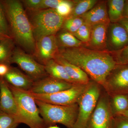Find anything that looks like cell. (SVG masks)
<instances>
[{"label": "cell", "instance_id": "cell-1", "mask_svg": "<svg viewBox=\"0 0 128 128\" xmlns=\"http://www.w3.org/2000/svg\"><path fill=\"white\" fill-rule=\"evenodd\" d=\"M57 54L82 69L90 80L102 86L108 75L117 64L109 51L92 50L84 46L59 48Z\"/></svg>", "mask_w": 128, "mask_h": 128}, {"label": "cell", "instance_id": "cell-2", "mask_svg": "<svg viewBox=\"0 0 128 128\" xmlns=\"http://www.w3.org/2000/svg\"><path fill=\"white\" fill-rule=\"evenodd\" d=\"M8 25L16 42L30 53L35 52L36 41L31 22L20 2L18 0L1 1Z\"/></svg>", "mask_w": 128, "mask_h": 128}, {"label": "cell", "instance_id": "cell-3", "mask_svg": "<svg viewBox=\"0 0 128 128\" xmlns=\"http://www.w3.org/2000/svg\"><path fill=\"white\" fill-rule=\"evenodd\" d=\"M8 84L16 99L17 110L16 118L19 123L25 124L30 128H47L40 115L35 99L30 92Z\"/></svg>", "mask_w": 128, "mask_h": 128}, {"label": "cell", "instance_id": "cell-4", "mask_svg": "<svg viewBox=\"0 0 128 128\" xmlns=\"http://www.w3.org/2000/svg\"><path fill=\"white\" fill-rule=\"evenodd\" d=\"M40 115L46 127L56 124H63L67 128H72L78 116L77 104L63 106L54 105L35 100Z\"/></svg>", "mask_w": 128, "mask_h": 128}, {"label": "cell", "instance_id": "cell-5", "mask_svg": "<svg viewBox=\"0 0 128 128\" xmlns=\"http://www.w3.org/2000/svg\"><path fill=\"white\" fill-rule=\"evenodd\" d=\"M64 19L54 9L35 11L30 20L35 41L46 36L56 35L62 28Z\"/></svg>", "mask_w": 128, "mask_h": 128}, {"label": "cell", "instance_id": "cell-6", "mask_svg": "<svg viewBox=\"0 0 128 128\" xmlns=\"http://www.w3.org/2000/svg\"><path fill=\"white\" fill-rule=\"evenodd\" d=\"M102 87L98 83L90 80L77 102L78 116L72 128H86L88 122L100 96Z\"/></svg>", "mask_w": 128, "mask_h": 128}, {"label": "cell", "instance_id": "cell-7", "mask_svg": "<svg viewBox=\"0 0 128 128\" xmlns=\"http://www.w3.org/2000/svg\"><path fill=\"white\" fill-rule=\"evenodd\" d=\"M87 84H75L64 90L50 94L30 93L35 100L54 105L68 106L77 104Z\"/></svg>", "mask_w": 128, "mask_h": 128}, {"label": "cell", "instance_id": "cell-8", "mask_svg": "<svg viewBox=\"0 0 128 128\" xmlns=\"http://www.w3.org/2000/svg\"><path fill=\"white\" fill-rule=\"evenodd\" d=\"M114 118L110 96L106 92L103 93L102 92L86 128H112Z\"/></svg>", "mask_w": 128, "mask_h": 128}, {"label": "cell", "instance_id": "cell-9", "mask_svg": "<svg viewBox=\"0 0 128 128\" xmlns=\"http://www.w3.org/2000/svg\"><path fill=\"white\" fill-rule=\"evenodd\" d=\"M17 64L34 82L47 76L44 65L18 48L13 50L9 60V64Z\"/></svg>", "mask_w": 128, "mask_h": 128}, {"label": "cell", "instance_id": "cell-10", "mask_svg": "<svg viewBox=\"0 0 128 128\" xmlns=\"http://www.w3.org/2000/svg\"><path fill=\"white\" fill-rule=\"evenodd\" d=\"M102 86L109 96L128 95V64H117L106 77Z\"/></svg>", "mask_w": 128, "mask_h": 128}, {"label": "cell", "instance_id": "cell-11", "mask_svg": "<svg viewBox=\"0 0 128 128\" xmlns=\"http://www.w3.org/2000/svg\"><path fill=\"white\" fill-rule=\"evenodd\" d=\"M74 84L49 76L34 82L29 91L34 94H52L68 89Z\"/></svg>", "mask_w": 128, "mask_h": 128}, {"label": "cell", "instance_id": "cell-12", "mask_svg": "<svg viewBox=\"0 0 128 128\" xmlns=\"http://www.w3.org/2000/svg\"><path fill=\"white\" fill-rule=\"evenodd\" d=\"M128 45V34L125 28L118 22H110L107 35L108 51L115 52L121 50Z\"/></svg>", "mask_w": 128, "mask_h": 128}, {"label": "cell", "instance_id": "cell-13", "mask_svg": "<svg viewBox=\"0 0 128 128\" xmlns=\"http://www.w3.org/2000/svg\"><path fill=\"white\" fill-rule=\"evenodd\" d=\"M58 49L56 35H49L36 41L34 54L44 65L48 61L54 58Z\"/></svg>", "mask_w": 128, "mask_h": 128}, {"label": "cell", "instance_id": "cell-14", "mask_svg": "<svg viewBox=\"0 0 128 128\" xmlns=\"http://www.w3.org/2000/svg\"><path fill=\"white\" fill-rule=\"evenodd\" d=\"M110 23L98 24L91 26L90 40L85 47L92 50L108 51L107 35Z\"/></svg>", "mask_w": 128, "mask_h": 128}, {"label": "cell", "instance_id": "cell-15", "mask_svg": "<svg viewBox=\"0 0 128 128\" xmlns=\"http://www.w3.org/2000/svg\"><path fill=\"white\" fill-rule=\"evenodd\" d=\"M81 17L84 22L90 26L98 24L110 23L107 0H98L94 7Z\"/></svg>", "mask_w": 128, "mask_h": 128}, {"label": "cell", "instance_id": "cell-16", "mask_svg": "<svg viewBox=\"0 0 128 128\" xmlns=\"http://www.w3.org/2000/svg\"><path fill=\"white\" fill-rule=\"evenodd\" d=\"M0 110L16 117V99L8 84L3 78H0Z\"/></svg>", "mask_w": 128, "mask_h": 128}, {"label": "cell", "instance_id": "cell-17", "mask_svg": "<svg viewBox=\"0 0 128 128\" xmlns=\"http://www.w3.org/2000/svg\"><path fill=\"white\" fill-rule=\"evenodd\" d=\"M6 82L18 89L29 90L33 85L34 81L19 70L10 66L8 72L3 78Z\"/></svg>", "mask_w": 128, "mask_h": 128}, {"label": "cell", "instance_id": "cell-18", "mask_svg": "<svg viewBox=\"0 0 128 128\" xmlns=\"http://www.w3.org/2000/svg\"><path fill=\"white\" fill-rule=\"evenodd\" d=\"M54 59L64 66L67 74L76 84L86 85L90 82V78L78 66L68 62L58 54Z\"/></svg>", "mask_w": 128, "mask_h": 128}, {"label": "cell", "instance_id": "cell-19", "mask_svg": "<svg viewBox=\"0 0 128 128\" xmlns=\"http://www.w3.org/2000/svg\"><path fill=\"white\" fill-rule=\"evenodd\" d=\"M44 65L46 73L50 76L72 84H77L70 78L64 66L54 59L50 60Z\"/></svg>", "mask_w": 128, "mask_h": 128}, {"label": "cell", "instance_id": "cell-20", "mask_svg": "<svg viewBox=\"0 0 128 128\" xmlns=\"http://www.w3.org/2000/svg\"><path fill=\"white\" fill-rule=\"evenodd\" d=\"M56 37L59 49L85 47V44L72 34L63 29H60L56 34Z\"/></svg>", "mask_w": 128, "mask_h": 128}, {"label": "cell", "instance_id": "cell-21", "mask_svg": "<svg viewBox=\"0 0 128 128\" xmlns=\"http://www.w3.org/2000/svg\"><path fill=\"white\" fill-rule=\"evenodd\" d=\"M125 0H108V14L110 23H118L123 18Z\"/></svg>", "mask_w": 128, "mask_h": 128}, {"label": "cell", "instance_id": "cell-22", "mask_svg": "<svg viewBox=\"0 0 128 128\" xmlns=\"http://www.w3.org/2000/svg\"><path fill=\"white\" fill-rule=\"evenodd\" d=\"M109 96L114 116L120 115L128 109V94H116Z\"/></svg>", "mask_w": 128, "mask_h": 128}, {"label": "cell", "instance_id": "cell-23", "mask_svg": "<svg viewBox=\"0 0 128 128\" xmlns=\"http://www.w3.org/2000/svg\"><path fill=\"white\" fill-rule=\"evenodd\" d=\"M70 16L81 17L92 9L98 2V0H76Z\"/></svg>", "mask_w": 128, "mask_h": 128}, {"label": "cell", "instance_id": "cell-24", "mask_svg": "<svg viewBox=\"0 0 128 128\" xmlns=\"http://www.w3.org/2000/svg\"><path fill=\"white\" fill-rule=\"evenodd\" d=\"M14 41L12 38L0 41V64H9V60L14 50Z\"/></svg>", "mask_w": 128, "mask_h": 128}, {"label": "cell", "instance_id": "cell-25", "mask_svg": "<svg viewBox=\"0 0 128 128\" xmlns=\"http://www.w3.org/2000/svg\"><path fill=\"white\" fill-rule=\"evenodd\" d=\"M84 22L81 17L70 16L64 18L62 28L74 34Z\"/></svg>", "mask_w": 128, "mask_h": 128}, {"label": "cell", "instance_id": "cell-26", "mask_svg": "<svg viewBox=\"0 0 128 128\" xmlns=\"http://www.w3.org/2000/svg\"><path fill=\"white\" fill-rule=\"evenodd\" d=\"M19 124L16 117L0 110V128H16Z\"/></svg>", "mask_w": 128, "mask_h": 128}, {"label": "cell", "instance_id": "cell-27", "mask_svg": "<svg viewBox=\"0 0 128 128\" xmlns=\"http://www.w3.org/2000/svg\"><path fill=\"white\" fill-rule=\"evenodd\" d=\"M91 26L84 22L77 32L73 34L78 40L85 44H88L90 36Z\"/></svg>", "mask_w": 128, "mask_h": 128}, {"label": "cell", "instance_id": "cell-28", "mask_svg": "<svg viewBox=\"0 0 128 128\" xmlns=\"http://www.w3.org/2000/svg\"><path fill=\"white\" fill-rule=\"evenodd\" d=\"M74 4L73 0H62V2L54 9L60 16L65 18L71 14Z\"/></svg>", "mask_w": 128, "mask_h": 128}, {"label": "cell", "instance_id": "cell-29", "mask_svg": "<svg viewBox=\"0 0 128 128\" xmlns=\"http://www.w3.org/2000/svg\"><path fill=\"white\" fill-rule=\"evenodd\" d=\"M117 64H128V45L121 50L110 52Z\"/></svg>", "mask_w": 128, "mask_h": 128}, {"label": "cell", "instance_id": "cell-30", "mask_svg": "<svg viewBox=\"0 0 128 128\" xmlns=\"http://www.w3.org/2000/svg\"><path fill=\"white\" fill-rule=\"evenodd\" d=\"M0 28L4 32L10 36L9 25L6 19V13L4 7L1 1H0Z\"/></svg>", "mask_w": 128, "mask_h": 128}, {"label": "cell", "instance_id": "cell-31", "mask_svg": "<svg viewBox=\"0 0 128 128\" xmlns=\"http://www.w3.org/2000/svg\"><path fill=\"white\" fill-rule=\"evenodd\" d=\"M62 0H42L38 10L44 9H55Z\"/></svg>", "mask_w": 128, "mask_h": 128}, {"label": "cell", "instance_id": "cell-32", "mask_svg": "<svg viewBox=\"0 0 128 128\" xmlns=\"http://www.w3.org/2000/svg\"><path fill=\"white\" fill-rule=\"evenodd\" d=\"M112 128H128V118L120 115L114 116Z\"/></svg>", "mask_w": 128, "mask_h": 128}, {"label": "cell", "instance_id": "cell-33", "mask_svg": "<svg viewBox=\"0 0 128 128\" xmlns=\"http://www.w3.org/2000/svg\"><path fill=\"white\" fill-rule=\"evenodd\" d=\"M22 1L28 8L35 11L38 10L42 0H25Z\"/></svg>", "mask_w": 128, "mask_h": 128}, {"label": "cell", "instance_id": "cell-34", "mask_svg": "<svg viewBox=\"0 0 128 128\" xmlns=\"http://www.w3.org/2000/svg\"><path fill=\"white\" fill-rule=\"evenodd\" d=\"M7 63L0 64V78H3L9 71L10 66Z\"/></svg>", "mask_w": 128, "mask_h": 128}, {"label": "cell", "instance_id": "cell-35", "mask_svg": "<svg viewBox=\"0 0 128 128\" xmlns=\"http://www.w3.org/2000/svg\"><path fill=\"white\" fill-rule=\"evenodd\" d=\"M118 23L123 26L128 34V18H123L118 22Z\"/></svg>", "mask_w": 128, "mask_h": 128}, {"label": "cell", "instance_id": "cell-36", "mask_svg": "<svg viewBox=\"0 0 128 128\" xmlns=\"http://www.w3.org/2000/svg\"><path fill=\"white\" fill-rule=\"evenodd\" d=\"M123 18H128V0H125L123 12Z\"/></svg>", "mask_w": 128, "mask_h": 128}, {"label": "cell", "instance_id": "cell-37", "mask_svg": "<svg viewBox=\"0 0 128 128\" xmlns=\"http://www.w3.org/2000/svg\"><path fill=\"white\" fill-rule=\"evenodd\" d=\"M12 38V37L10 35L4 32L0 28V39H4V38Z\"/></svg>", "mask_w": 128, "mask_h": 128}, {"label": "cell", "instance_id": "cell-38", "mask_svg": "<svg viewBox=\"0 0 128 128\" xmlns=\"http://www.w3.org/2000/svg\"><path fill=\"white\" fill-rule=\"evenodd\" d=\"M120 115L123 116L128 118V109H127L125 112H124L122 113L121 114H120Z\"/></svg>", "mask_w": 128, "mask_h": 128}, {"label": "cell", "instance_id": "cell-39", "mask_svg": "<svg viewBox=\"0 0 128 128\" xmlns=\"http://www.w3.org/2000/svg\"><path fill=\"white\" fill-rule=\"evenodd\" d=\"M46 128H60V127H58L56 125H53V126H50L47 127Z\"/></svg>", "mask_w": 128, "mask_h": 128}, {"label": "cell", "instance_id": "cell-40", "mask_svg": "<svg viewBox=\"0 0 128 128\" xmlns=\"http://www.w3.org/2000/svg\"><path fill=\"white\" fill-rule=\"evenodd\" d=\"M2 40V39H0V41L1 40Z\"/></svg>", "mask_w": 128, "mask_h": 128}]
</instances>
